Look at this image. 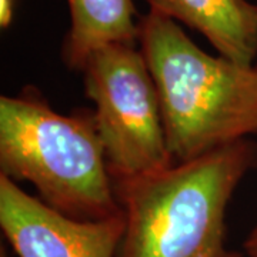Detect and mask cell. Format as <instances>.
<instances>
[{
  "label": "cell",
  "instance_id": "obj_8",
  "mask_svg": "<svg viewBox=\"0 0 257 257\" xmlns=\"http://www.w3.org/2000/svg\"><path fill=\"white\" fill-rule=\"evenodd\" d=\"M15 3L16 0H0V26L3 29L9 28L13 20Z\"/></svg>",
  "mask_w": 257,
  "mask_h": 257
},
{
  "label": "cell",
  "instance_id": "obj_7",
  "mask_svg": "<svg viewBox=\"0 0 257 257\" xmlns=\"http://www.w3.org/2000/svg\"><path fill=\"white\" fill-rule=\"evenodd\" d=\"M70 29L62 57L70 69L82 70L96 49L110 43H138L139 22L133 0H67Z\"/></svg>",
  "mask_w": 257,
  "mask_h": 257
},
{
  "label": "cell",
  "instance_id": "obj_5",
  "mask_svg": "<svg viewBox=\"0 0 257 257\" xmlns=\"http://www.w3.org/2000/svg\"><path fill=\"white\" fill-rule=\"evenodd\" d=\"M0 226L19 257H116L126 217L76 220L0 175Z\"/></svg>",
  "mask_w": 257,
  "mask_h": 257
},
{
  "label": "cell",
  "instance_id": "obj_1",
  "mask_svg": "<svg viewBox=\"0 0 257 257\" xmlns=\"http://www.w3.org/2000/svg\"><path fill=\"white\" fill-rule=\"evenodd\" d=\"M257 169V143L243 139L189 162L113 180L126 217L116 257H241L226 244V213Z\"/></svg>",
  "mask_w": 257,
  "mask_h": 257
},
{
  "label": "cell",
  "instance_id": "obj_11",
  "mask_svg": "<svg viewBox=\"0 0 257 257\" xmlns=\"http://www.w3.org/2000/svg\"><path fill=\"white\" fill-rule=\"evenodd\" d=\"M256 66H257V57H256Z\"/></svg>",
  "mask_w": 257,
  "mask_h": 257
},
{
  "label": "cell",
  "instance_id": "obj_2",
  "mask_svg": "<svg viewBox=\"0 0 257 257\" xmlns=\"http://www.w3.org/2000/svg\"><path fill=\"white\" fill-rule=\"evenodd\" d=\"M139 45L156 83L175 163L257 133V66L202 50L177 22L149 12Z\"/></svg>",
  "mask_w": 257,
  "mask_h": 257
},
{
  "label": "cell",
  "instance_id": "obj_4",
  "mask_svg": "<svg viewBox=\"0 0 257 257\" xmlns=\"http://www.w3.org/2000/svg\"><path fill=\"white\" fill-rule=\"evenodd\" d=\"M84 93L113 180L150 175L175 165L166 142L156 83L136 43L96 49L82 70Z\"/></svg>",
  "mask_w": 257,
  "mask_h": 257
},
{
  "label": "cell",
  "instance_id": "obj_9",
  "mask_svg": "<svg viewBox=\"0 0 257 257\" xmlns=\"http://www.w3.org/2000/svg\"><path fill=\"white\" fill-rule=\"evenodd\" d=\"M243 248L248 257H257V224L244 240Z\"/></svg>",
  "mask_w": 257,
  "mask_h": 257
},
{
  "label": "cell",
  "instance_id": "obj_3",
  "mask_svg": "<svg viewBox=\"0 0 257 257\" xmlns=\"http://www.w3.org/2000/svg\"><path fill=\"white\" fill-rule=\"evenodd\" d=\"M0 175L29 182L42 202L76 220L123 213L93 110L60 114L33 90L0 97Z\"/></svg>",
  "mask_w": 257,
  "mask_h": 257
},
{
  "label": "cell",
  "instance_id": "obj_6",
  "mask_svg": "<svg viewBox=\"0 0 257 257\" xmlns=\"http://www.w3.org/2000/svg\"><path fill=\"white\" fill-rule=\"evenodd\" d=\"M152 12L202 33L219 55L256 64L257 6L247 0H146Z\"/></svg>",
  "mask_w": 257,
  "mask_h": 257
},
{
  "label": "cell",
  "instance_id": "obj_10",
  "mask_svg": "<svg viewBox=\"0 0 257 257\" xmlns=\"http://www.w3.org/2000/svg\"><path fill=\"white\" fill-rule=\"evenodd\" d=\"M0 257H9V254H8L6 250H5V247L0 248Z\"/></svg>",
  "mask_w": 257,
  "mask_h": 257
}]
</instances>
